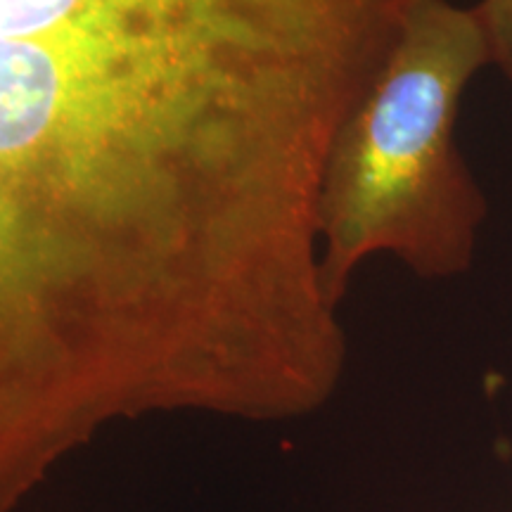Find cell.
<instances>
[{
    "instance_id": "6da1fadb",
    "label": "cell",
    "mask_w": 512,
    "mask_h": 512,
    "mask_svg": "<svg viewBox=\"0 0 512 512\" xmlns=\"http://www.w3.org/2000/svg\"><path fill=\"white\" fill-rule=\"evenodd\" d=\"M489 55L472 8L418 0L325 169L318 202L320 280L335 306L373 254L418 278L475 264L489 202L456 140L460 100Z\"/></svg>"
},
{
    "instance_id": "7a4b0ae2",
    "label": "cell",
    "mask_w": 512,
    "mask_h": 512,
    "mask_svg": "<svg viewBox=\"0 0 512 512\" xmlns=\"http://www.w3.org/2000/svg\"><path fill=\"white\" fill-rule=\"evenodd\" d=\"M53 302L12 192V143L0 121V444L19 446L43 363Z\"/></svg>"
},
{
    "instance_id": "3957f363",
    "label": "cell",
    "mask_w": 512,
    "mask_h": 512,
    "mask_svg": "<svg viewBox=\"0 0 512 512\" xmlns=\"http://www.w3.org/2000/svg\"><path fill=\"white\" fill-rule=\"evenodd\" d=\"M489 55V64L512 88V0H477L472 5Z\"/></svg>"
}]
</instances>
